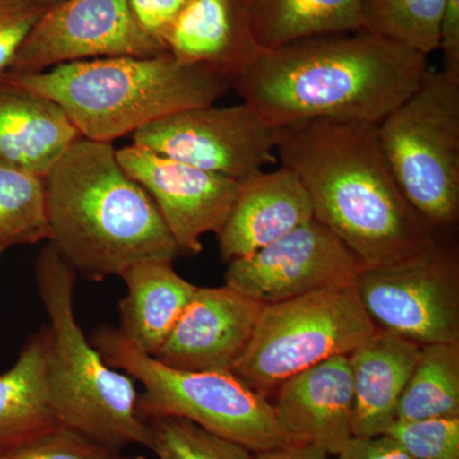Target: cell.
<instances>
[{"mask_svg": "<svg viewBox=\"0 0 459 459\" xmlns=\"http://www.w3.org/2000/svg\"><path fill=\"white\" fill-rule=\"evenodd\" d=\"M333 459H412L388 435L351 437Z\"/></svg>", "mask_w": 459, "mask_h": 459, "instance_id": "4dcf8cb0", "label": "cell"}, {"mask_svg": "<svg viewBox=\"0 0 459 459\" xmlns=\"http://www.w3.org/2000/svg\"><path fill=\"white\" fill-rule=\"evenodd\" d=\"M114 453L92 442L84 435L60 427L36 437L0 459H108Z\"/></svg>", "mask_w": 459, "mask_h": 459, "instance_id": "83f0119b", "label": "cell"}, {"mask_svg": "<svg viewBox=\"0 0 459 459\" xmlns=\"http://www.w3.org/2000/svg\"><path fill=\"white\" fill-rule=\"evenodd\" d=\"M126 295L119 304L120 332L152 356L170 336L198 286L184 280L172 261H146L120 273Z\"/></svg>", "mask_w": 459, "mask_h": 459, "instance_id": "ffe728a7", "label": "cell"}, {"mask_svg": "<svg viewBox=\"0 0 459 459\" xmlns=\"http://www.w3.org/2000/svg\"><path fill=\"white\" fill-rule=\"evenodd\" d=\"M4 247H0V258H2L3 253H4Z\"/></svg>", "mask_w": 459, "mask_h": 459, "instance_id": "e575fe53", "label": "cell"}, {"mask_svg": "<svg viewBox=\"0 0 459 459\" xmlns=\"http://www.w3.org/2000/svg\"><path fill=\"white\" fill-rule=\"evenodd\" d=\"M238 183L237 201L217 234L225 262L255 255L314 219L307 189L286 166L255 172Z\"/></svg>", "mask_w": 459, "mask_h": 459, "instance_id": "2e32d148", "label": "cell"}, {"mask_svg": "<svg viewBox=\"0 0 459 459\" xmlns=\"http://www.w3.org/2000/svg\"><path fill=\"white\" fill-rule=\"evenodd\" d=\"M428 71V56L358 30L263 50L232 89L274 128L314 119L377 126Z\"/></svg>", "mask_w": 459, "mask_h": 459, "instance_id": "7a4b0ae2", "label": "cell"}, {"mask_svg": "<svg viewBox=\"0 0 459 459\" xmlns=\"http://www.w3.org/2000/svg\"><path fill=\"white\" fill-rule=\"evenodd\" d=\"M376 331L355 281L264 305L232 373L271 400L289 377L328 359L349 356Z\"/></svg>", "mask_w": 459, "mask_h": 459, "instance_id": "ba28073f", "label": "cell"}, {"mask_svg": "<svg viewBox=\"0 0 459 459\" xmlns=\"http://www.w3.org/2000/svg\"><path fill=\"white\" fill-rule=\"evenodd\" d=\"M446 0H359L361 30L429 56L439 50Z\"/></svg>", "mask_w": 459, "mask_h": 459, "instance_id": "cb8c5ba5", "label": "cell"}, {"mask_svg": "<svg viewBox=\"0 0 459 459\" xmlns=\"http://www.w3.org/2000/svg\"><path fill=\"white\" fill-rule=\"evenodd\" d=\"M48 2L53 3V4H56V3L62 2V0H48Z\"/></svg>", "mask_w": 459, "mask_h": 459, "instance_id": "836d02e7", "label": "cell"}, {"mask_svg": "<svg viewBox=\"0 0 459 459\" xmlns=\"http://www.w3.org/2000/svg\"><path fill=\"white\" fill-rule=\"evenodd\" d=\"M44 178L0 161V247L49 240Z\"/></svg>", "mask_w": 459, "mask_h": 459, "instance_id": "d4e9b609", "label": "cell"}, {"mask_svg": "<svg viewBox=\"0 0 459 459\" xmlns=\"http://www.w3.org/2000/svg\"><path fill=\"white\" fill-rule=\"evenodd\" d=\"M91 343L108 365L143 386L138 415L177 416L252 453L296 443L281 427L273 404L241 382L232 371L174 369L133 346L122 332L101 325Z\"/></svg>", "mask_w": 459, "mask_h": 459, "instance_id": "8992f818", "label": "cell"}, {"mask_svg": "<svg viewBox=\"0 0 459 459\" xmlns=\"http://www.w3.org/2000/svg\"><path fill=\"white\" fill-rule=\"evenodd\" d=\"M108 459H147L146 457H142V455H120L119 453L117 455H111Z\"/></svg>", "mask_w": 459, "mask_h": 459, "instance_id": "d6a6232c", "label": "cell"}, {"mask_svg": "<svg viewBox=\"0 0 459 459\" xmlns=\"http://www.w3.org/2000/svg\"><path fill=\"white\" fill-rule=\"evenodd\" d=\"M364 270L352 250L313 219L255 255L230 262L225 281L268 305L353 282Z\"/></svg>", "mask_w": 459, "mask_h": 459, "instance_id": "7c38bea8", "label": "cell"}, {"mask_svg": "<svg viewBox=\"0 0 459 459\" xmlns=\"http://www.w3.org/2000/svg\"><path fill=\"white\" fill-rule=\"evenodd\" d=\"M151 449L159 459H252L240 444L210 433L189 420L177 416L147 419Z\"/></svg>", "mask_w": 459, "mask_h": 459, "instance_id": "484cf974", "label": "cell"}, {"mask_svg": "<svg viewBox=\"0 0 459 459\" xmlns=\"http://www.w3.org/2000/svg\"><path fill=\"white\" fill-rule=\"evenodd\" d=\"M190 0H129L138 25L153 40L164 45L172 26ZM166 49V48H165Z\"/></svg>", "mask_w": 459, "mask_h": 459, "instance_id": "f546056e", "label": "cell"}, {"mask_svg": "<svg viewBox=\"0 0 459 459\" xmlns=\"http://www.w3.org/2000/svg\"><path fill=\"white\" fill-rule=\"evenodd\" d=\"M48 325L47 379L63 427L108 452L148 448L150 431L138 415L134 380L114 369L84 336L74 314L75 272L48 241L35 263Z\"/></svg>", "mask_w": 459, "mask_h": 459, "instance_id": "5b68a950", "label": "cell"}, {"mask_svg": "<svg viewBox=\"0 0 459 459\" xmlns=\"http://www.w3.org/2000/svg\"><path fill=\"white\" fill-rule=\"evenodd\" d=\"M385 435L412 459H459V418L394 421Z\"/></svg>", "mask_w": 459, "mask_h": 459, "instance_id": "4316f807", "label": "cell"}, {"mask_svg": "<svg viewBox=\"0 0 459 459\" xmlns=\"http://www.w3.org/2000/svg\"><path fill=\"white\" fill-rule=\"evenodd\" d=\"M459 418V343L421 346L394 421Z\"/></svg>", "mask_w": 459, "mask_h": 459, "instance_id": "603a6c76", "label": "cell"}, {"mask_svg": "<svg viewBox=\"0 0 459 459\" xmlns=\"http://www.w3.org/2000/svg\"><path fill=\"white\" fill-rule=\"evenodd\" d=\"M252 459H329V455L316 444L294 443L270 451L253 453Z\"/></svg>", "mask_w": 459, "mask_h": 459, "instance_id": "1f68e13d", "label": "cell"}, {"mask_svg": "<svg viewBox=\"0 0 459 459\" xmlns=\"http://www.w3.org/2000/svg\"><path fill=\"white\" fill-rule=\"evenodd\" d=\"M53 5L48 0H0V78L11 68L32 27Z\"/></svg>", "mask_w": 459, "mask_h": 459, "instance_id": "f1b7e54d", "label": "cell"}, {"mask_svg": "<svg viewBox=\"0 0 459 459\" xmlns=\"http://www.w3.org/2000/svg\"><path fill=\"white\" fill-rule=\"evenodd\" d=\"M380 148L416 212L437 231L459 216V72L431 71L377 124Z\"/></svg>", "mask_w": 459, "mask_h": 459, "instance_id": "52a82bcc", "label": "cell"}, {"mask_svg": "<svg viewBox=\"0 0 459 459\" xmlns=\"http://www.w3.org/2000/svg\"><path fill=\"white\" fill-rule=\"evenodd\" d=\"M78 138L56 101L0 82V161L45 178Z\"/></svg>", "mask_w": 459, "mask_h": 459, "instance_id": "ac0fdd59", "label": "cell"}, {"mask_svg": "<svg viewBox=\"0 0 459 459\" xmlns=\"http://www.w3.org/2000/svg\"><path fill=\"white\" fill-rule=\"evenodd\" d=\"M162 53L164 45L141 29L129 0H62L32 27L8 72L39 74L96 57Z\"/></svg>", "mask_w": 459, "mask_h": 459, "instance_id": "8fae6325", "label": "cell"}, {"mask_svg": "<svg viewBox=\"0 0 459 459\" xmlns=\"http://www.w3.org/2000/svg\"><path fill=\"white\" fill-rule=\"evenodd\" d=\"M276 155L303 183L314 219L367 270L418 261L439 243L440 231L402 193L374 124L314 119L281 126Z\"/></svg>", "mask_w": 459, "mask_h": 459, "instance_id": "6da1fadb", "label": "cell"}, {"mask_svg": "<svg viewBox=\"0 0 459 459\" xmlns=\"http://www.w3.org/2000/svg\"><path fill=\"white\" fill-rule=\"evenodd\" d=\"M49 243L87 279L181 255L155 202L108 142L78 138L44 178Z\"/></svg>", "mask_w": 459, "mask_h": 459, "instance_id": "3957f363", "label": "cell"}, {"mask_svg": "<svg viewBox=\"0 0 459 459\" xmlns=\"http://www.w3.org/2000/svg\"><path fill=\"white\" fill-rule=\"evenodd\" d=\"M421 346L377 328L349 355L353 382L352 437L383 435L394 421L398 402Z\"/></svg>", "mask_w": 459, "mask_h": 459, "instance_id": "d6986e66", "label": "cell"}, {"mask_svg": "<svg viewBox=\"0 0 459 459\" xmlns=\"http://www.w3.org/2000/svg\"><path fill=\"white\" fill-rule=\"evenodd\" d=\"M264 304L228 285L198 287L153 358L193 371H232L255 333Z\"/></svg>", "mask_w": 459, "mask_h": 459, "instance_id": "5bb4252c", "label": "cell"}, {"mask_svg": "<svg viewBox=\"0 0 459 459\" xmlns=\"http://www.w3.org/2000/svg\"><path fill=\"white\" fill-rule=\"evenodd\" d=\"M271 403L296 443L316 444L329 455L351 439L353 382L349 356H336L277 386Z\"/></svg>", "mask_w": 459, "mask_h": 459, "instance_id": "9a60e30c", "label": "cell"}, {"mask_svg": "<svg viewBox=\"0 0 459 459\" xmlns=\"http://www.w3.org/2000/svg\"><path fill=\"white\" fill-rule=\"evenodd\" d=\"M117 156L155 202L181 255H199L202 237L219 234L237 201L238 180L135 144L117 150Z\"/></svg>", "mask_w": 459, "mask_h": 459, "instance_id": "4fadbf2b", "label": "cell"}, {"mask_svg": "<svg viewBox=\"0 0 459 459\" xmlns=\"http://www.w3.org/2000/svg\"><path fill=\"white\" fill-rule=\"evenodd\" d=\"M133 144L234 180L279 162L277 128L250 105L186 108L133 133Z\"/></svg>", "mask_w": 459, "mask_h": 459, "instance_id": "9c48e42d", "label": "cell"}, {"mask_svg": "<svg viewBox=\"0 0 459 459\" xmlns=\"http://www.w3.org/2000/svg\"><path fill=\"white\" fill-rule=\"evenodd\" d=\"M355 285L377 328L419 346L459 343L458 261L442 240L418 261L362 271Z\"/></svg>", "mask_w": 459, "mask_h": 459, "instance_id": "30bf717a", "label": "cell"}, {"mask_svg": "<svg viewBox=\"0 0 459 459\" xmlns=\"http://www.w3.org/2000/svg\"><path fill=\"white\" fill-rule=\"evenodd\" d=\"M165 48L183 65L207 66L232 81L263 51L243 0H190Z\"/></svg>", "mask_w": 459, "mask_h": 459, "instance_id": "e0dca14e", "label": "cell"}, {"mask_svg": "<svg viewBox=\"0 0 459 459\" xmlns=\"http://www.w3.org/2000/svg\"><path fill=\"white\" fill-rule=\"evenodd\" d=\"M48 327L23 344L16 364L0 374V455L63 427L47 379Z\"/></svg>", "mask_w": 459, "mask_h": 459, "instance_id": "44dd1931", "label": "cell"}, {"mask_svg": "<svg viewBox=\"0 0 459 459\" xmlns=\"http://www.w3.org/2000/svg\"><path fill=\"white\" fill-rule=\"evenodd\" d=\"M0 82L53 100L81 137L108 143L166 115L212 105L232 89L230 75L183 65L168 51L148 57H96L39 74L7 72Z\"/></svg>", "mask_w": 459, "mask_h": 459, "instance_id": "277c9868", "label": "cell"}, {"mask_svg": "<svg viewBox=\"0 0 459 459\" xmlns=\"http://www.w3.org/2000/svg\"><path fill=\"white\" fill-rule=\"evenodd\" d=\"M262 50L291 42L361 30L359 0H243Z\"/></svg>", "mask_w": 459, "mask_h": 459, "instance_id": "7402d4cb", "label": "cell"}]
</instances>
